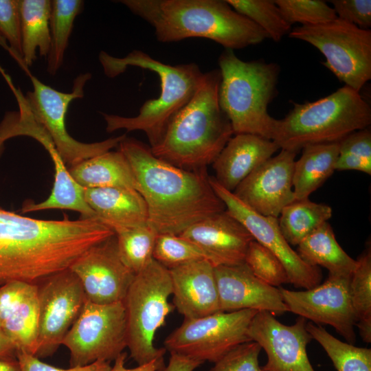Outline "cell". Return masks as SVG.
<instances>
[{
    "mask_svg": "<svg viewBox=\"0 0 371 371\" xmlns=\"http://www.w3.org/2000/svg\"><path fill=\"white\" fill-rule=\"evenodd\" d=\"M115 233L96 218L41 220L0 206V286L34 283L66 270Z\"/></svg>",
    "mask_w": 371,
    "mask_h": 371,
    "instance_id": "cell-1",
    "label": "cell"
},
{
    "mask_svg": "<svg viewBox=\"0 0 371 371\" xmlns=\"http://www.w3.org/2000/svg\"><path fill=\"white\" fill-rule=\"evenodd\" d=\"M133 172L148 210V225L158 234L179 235L194 223L225 210L206 170L191 171L155 157L150 146L125 137L119 144Z\"/></svg>",
    "mask_w": 371,
    "mask_h": 371,
    "instance_id": "cell-2",
    "label": "cell"
},
{
    "mask_svg": "<svg viewBox=\"0 0 371 371\" xmlns=\"http://www.w3.org/2000/svg\"><path fill=\"white\" fill-rule=\"evenodd\" d=\"M132 13L155 30L159 42L204 38L225 49L262 43L267 33L235 11L225 0H121Z\"/></svg>",
    "mask_w": 371,
    "mask_h": 371,
    "instance_id": "cell-3",
    "label": "cell"
},
{
    "mask_svg": "<svg viewBox=\"0 0 371 371\" xmlns=\"http://www.w3.org/2000/svg\"><path fill=\"white\" fill-rule=\"evenodd\" d=\"M219 69L203 73L189 102L168 123L150 148L157 158L178 168L200 171L212 164L234 135L218 101Z\"/></svg>",
    "mask_w": 371,
    "mask_h": 371,
    "instance_id": "cell-4",
    "label": "cell"
},
{
    "mask_svg": "<svg viewBox=\"0 0 371 371\" xmlns=\"http://www.w3.org/2000/svg\"><path fill=\"white\" fill-rule=\"evenodd\" d=\"M99 60L105 75L109 78L120 75L128 67L151 71L159 77L161 88L159 97L146 101L136 116L102 113L107 132L119 129L142 131L148 137L150 147L161 140L170 121L192 98L203 74L194 63L171 65L140 50H133L122 58L102 51Z\"/></svg>",
    "mask_w": 371,
    "mask_h": 371,
    "instance_id": "cell-5",
    "label": "cell"
},
{
    "mask_svg": "<svg viewBox=\"0 0 371 371\" xmlns=\"http://www.w3.org/2000/svg\"><path fill=\"white\" fill-rule=\"evenodd\" d=\"M218 62L219 104L234 135L253 134L271 140L277 119L267 108L277 95L279 65L262 60L244 61L228 49L220 54Z\"/></svg>",
    "mask_w": 371,
    "mask_h": 371,
    "instance_id": "cell-6",
    "label": "cell"
},
{
    "mask_svg": "<svg viewBox=\"0 0 371 371\" xmlns=\"http://www.w3.org/2000/svg\"><path fill=\"white\" fill-rule=\"evenodd\" d=\"M293 104L283 119H277L271 140L280 149L297 153L309 145L339 142L371 124L370 104L346 85L316 101Z\"/></svg>",
    "mask_w": 371,
    "mask_h": 371,
    "instance_id": "cell-7",
    "label": "cell"
},
{
    "mask_svg": "<svg viewBox=\"0 0 371 371\" xmlns=\"http://www.w3.org/2000/svg\"><path fill=\"white\" fill-rule=\"evenodd\" d=\"M29 75L33 90L25 96L12 87L19 111L30 117L45 131L67 168L111 150L126 137L122 135L102 142L83 143L74 139L67 132L65 115L69 105L72 100L83 97L84 87L91 78V74L79 75L74 80L70 93L57 91L31 74Z\"/></svg>",
    "mask_w": 371,
    "mask_h": 371,
    "instance_id": "cell-8",
    "label": "cell"
},
{
    "mask_svg": "<svg viewBox=\"0 0 371 371\" xmlns=\"http://www.w3.org/2000/svg\"><path fill=\"white\" fill-rule=\"evenodd\" d=\"M169 269L154 258L137 273L123 301L127 319V348L138 365L164 359L165 348H155L156 331L175 308Z\"/></svg>",
    "mask_w": 371,
    "mask_h": 371,
    "instance_id": "cell-9",
    "label": "cell"
},
{
    "mask_svg": "<svg viewBox=\"0 0 371 371\" xmlns=\"http://www.w3.org/2000/svg\"><path fill=\"white\" fill-rule=\"evenodd\" d=\"M290 38L315 47L326 58L322 63L341 82L357 92L371 79V31L337 19L291 30Z\"/></svg>",
    "mask_w": 371,
    "mask_h": 371,
    "instance_id": "cell-10",
    "label": "cell"
},
{
    "mask_svg": "<svg viewBox=\"0 0 371 371\" xmlns=\"http://www.w3.org/2000/svg\"><path fill=\"white\" fill-rule=\"evenodd\" d=\"M62 344L69 350L70 367L115 360L127 347L124 302L100 304L86 300Z\"/></svg>",
    "mask_w": 371,
    "mask_h": 371,
    "instance_id": "cell-11",
    "label": "cell"
},
{
    "mask_svg": "<svg viewBox=\"0 0 371 371\" xmlns=\"http://www.w3.org/2000/svg\"><path fill=\"white\" fill-rule=\"evenodd\" d=\"M257 312L245 309L184 319L166 338L165 348L201 363H214L237 346L251 341L247 330Z\"/></svg>",
    "mask_w": 371,
    "mask_h": 371,
    "instance_id": "cell-12",
    "label": "cell"
},
{
    "mask_svg": "<svg viewBox=\"0 0 371 371\" xmlns=\"http://www.w3.org/2000/svg\"><path fill=\"white\" fill-rule=\"evenodd\" d=\"M86 300L80 280L69 269L44 280L38 287L37 357H49L56 351Z\"/></svg>",
    "mask_w": 371,
    "mask_h": 371,
    "instance_id": "cell-13",
    "label": "cell"
},
{
    "mask_svg": "<svg viewBox=\"0 0 371 371\" xmlns=\"http://www.w3.org/2000/svg\"><path fill=\"white\" fill-rule=\"evenodd\" d=\"M210 185L225 206V210L238 220L254 240L273 253L284 265L289 282L295 287L312 289L319 284L322 278L318 267L304 262L286 240L278 225V218L262 216L249 208L236 195L222 187L214 177Z\"/></svg>",
    "mask_w": 371,
    "mask_h": 371,
    "instance_id": "cell-14",
    "label": "cell"
},
{
    "mask_svg": "<svg viewBox=\"0 0 371 371\" xmlns=\"http://www.w3.org/2000/svg\"><path fill=\"white\" fill-rule=\"evenodd\" d=\"M350 277L328 274L324 283L310 289L279 290L289 312L317 325H330L348 343L353 344L356 335L349 291Z\"/></svg>",
    "mask_w": 371,
    "mask_h": 371,
    "instance_id": "cell-15",
    "label": "cell"
},
{
    "mask_svg": "<svg viewBox=\"0 0 371 371\" xmlns=\"http://www.w3.org/2000/svg\"><path fill=\"white\" fill-rule=\"evenodd\" d=\"M69 269L87 300L100 304L123 302L135 276L122 262L115 234L90 247Z\"/></svg>",
    "mask_w": 371,
    "mask_h": 371,
    "instance_id": "cell-16",
    "label": "cell"
},
{
    "mask_svg": "<svg viewBox=\"0 0 371 371\" xmlns=\"http://www.w3.org/2000/svg\"><path fill=\"white\" fill-rule=\"evenodd\" d=\"M306 319L300 317L292 325L280 322L267 311H258L247 330L251 341L264 349L267 361L262 371H315L306 346L312 339Z\"/></svg>",
    "mask_w": 371,
    "mask_h": 371,
    "instance_id": "cell-17",
    "label": "cell"
},
{
    "mask_svg": "<svg viewBox=\"0 0 371 371\" xmlns=\"http://www.w3.org/2000/svg\"><path fill=\"white\" fill-rule=\"evenodd\" d=\"M251 172L232 192L254 212L278 218L295 201L293 175L296 153L280 149Z\"/></svg>",
    "mask_w": 371,
    "mask_h": 371,
    "instance_id": "cell-18",
    "label": "cell"
},
{
    "mask_svg": "<svg viewBox=\"0 0 371 371\" xmlns=\"http://www.w3.org/2000/svg\"><path fill=\"white\" fill-rule=\"evenodd\" d=\"M221 312L250 309L273 315L289 312L278 288L255 276L245 263L214 267Z\"/></svg>",
    "mask_w": 371,
    "mask_h": 371,
    "instance_id": "cell-19",
    "label": "cell"
},
{
    "mask_svg": "<svg viewBox=\"0 0 371 371\" xmlns=\"http://www.w3.org/2000/svg\"><path fill=\"white\" fill-rule=\"evenodd\" d=\"M38 286L12 281L0 286V328L16 351L35 355L38 351Z\"/></svg>",
    "mask_w": 371,
    "mask_h": 371,
    "instance_id": "cell-20",
    "label": "cell"
},
{
    "mask_svg": "<svg viewBox=\"0 0 371 371\" xmlns=\"http://www.w3.org/2000/svg\"><path fill=\"white\" fill-rule=\"evenodd\" d=\"M179 236L203 249L214 267L245 263L249 245L254 240L247 229L226 210L194 223Z\"/></svg>",
    "mask_w": 371,
    "mask_h": 371,
    "instance_id": "cell-21",
    "label": "cell"
},
{
    "mask_svg": "<svg viewBox=\"0 0 371 371\" xmlns=\"http://www.w3.org/2000/svg\"><path fill=\"white\" fill-rule=\"evenodd\" d=\"M174 307L184 319L221 312L214 266L207 260L190 262L170 269Z\"/></svg>",
    "mask_w": 371,
    "mask_h": 371,
    "instance_id": "cell-22",
    "label": "cell"
},
{
    "mask_svg": "<svg viewBox=\"0 0 371 371\" xmlns=\"http://www.w3.org/2000/svg\"><path fill=\"white\" fill-rule=\"evenodd\" d=\"M280 149L272 140L253 134L232 137L212 163L215 180L233 192L238 184Z\"/></svg>",
    "mask_w": 371,
    "mask_h": 371,
    "instance_id": "cell-23",
    "label": "cell"
},
{
    "mask_svg": "<svg viewBox=\"0 0 371 371\" xmlns=\"http://www.w3.org/2000/svg\"><path fill=\"white\" fill-rule=\"evenodd\" d=\"M85 199L97 218L113 232L148 224L146 202L135 189L85 188Z\"/></svg>",
    "mask_w": 371,
    "mask_h": 371,
    "instance_id": "cell-24",
    "label": "cell"
},
{
    "mask_svg": "<svg viewBox=\"0 0 371 371\" xmlns=\"http://www.w3.org/2000/svg\"><path fill=\"white\" fill-rule=\"evenodd\" d=\"M73 179L84 188L135 189L137 183L129 162L120 150H109L70 167Z\"/></svg>",
    "mask_w": 371,
    "mask_h": 371,
    "instance_id": "cell-25",
    "label": "cell"
},
{
    "mask_svg": "<svg viewBox=\"0 0 371 371\" xmlns=\"http://www.w3.org/2000/svg\"><path fill=\"white\" fill-rule=\"evenodd\" d=\"M339 142L309 145L295 161L293 188L295 200L308 199L335 170Z\"/></svg>",
    "mask_w": 371,
    "mask_h": 371,
    "instance_id": "cell-26",
    "label": "cell"
},
{
    "mask_svg": "<svg viewBox=\"0 0 371 371\" xmlns=\"http://www.w3.org/2000/svg\"><path fill=\"white\" fill-rule=\"evenodd\" d=\"M296 252L306 264L325 267L331 275L350 277L357 266V260L337 243L328 222L302 240Z\"/></svg>",
    "mask_w": 371,
    "mask_h": 371,
    "instance_id": "cell-27",
    "label": "cell"
},
{
    "mask_svg": "<svg viewBox=\"0 0 371 371\" xmlns=\"http://www.w3.org/2000/svg\"><path fill=\"white\" fill-rule=\"evenodd\" d=\"M21 48L25 68L32 65L38 51L47 56L50 47L52 1L19 0Z\"/></svg>",
    "mask_w": 371,
    "mask_h": 371,
    "instance_id": "cell-28",
    "label": "cell"
},
{
    "mask_svg": "<svg viewBox=\"0 0 371 371\" xmlns=\"http://www.w3.org/2000/svg\"><path fill=\"white\" fill-rule=\"evenodd\" d=\"M332 208L324 203L308 199L295 200L285 206L278 220L280 230L291 245H297L302 240L328 222Z\"/></svg>",
    "mask_w": 371,
    "mask_h": 371,
    "instance_id": "cell-29",
    "label": "cell"
},
{
    "mask_svg": "<svg viewBox=\"0 0 371 371\" xmlns=\"http://www.w3.org/2000/svg\"><path fill=\"white\" fill-rule=\"evenodd\" d=\"M81 0H53L50 14V47L47 71L55 75L63 63L76 17L82 12Z\"/></svg>",
    "mask_w": 371,
    "mask_h": 371,
    "instance_id": "cell-30",
    "label": "cell"
},
{
    "mask_svg": "<svg viewBox=\"0 0 371 371\" xmlns=\"http://www.w3.org/2000/svg\"><path fill=\"white\" fill-rule=\"evenodd\" d=\"M357 260L349 284L355 326L363 341L371 342V249L368 246Z\"/></svg>",
    "mask_w": 371,
    "mask_h": 371,
    "instance_id": "cell-31",
    "label": "cell"
},
{
    "mask_svg": "<svg viewBox=\"0 0 371 371\" xmlns=\"http://www.w3.org/2000/svg\"><path fill=\"white\" fill-rule=\"evenodd\" d=\"M312 339L324 348L337 371H371V349L355 346L330 334L322 325L306 322Z\"/></svg>",
    "mask_w": 371,
    "mask_h": 371,
    "instance_id": "cell-32",
    "label": "cell"
},
{
    "mask_svg": "<svg viewBox=\"0 0 371 371\" xmlns=\"http://www.w3.org/2000/svg\"><path fill=\"white\" fill-rule=\"evenodd\" d=\"M114 233L120 256L135 274L153 259V249L158 234L148 224L117 229Z\"/></svg>",
    "mask_w": 371,
    "mask_h": 371,
    "instance_id": "cell-33",
    "label": "cell"
},
{
    "mask_svg": "<svg viewBox=\"0 0 371 371\" xmlns=\"http://www.w3.org/2000/svg\"><path fill=\"white\" fill-rule=\"evenodd\" d=\"M237 12L263 30L268 37L279 42L291 30L274 0H227Z\"/></svg>",
    "mask_w": 371,
    "mask_h": 371,
    "instance_id": "cell-34",
    "label": "cell"
},
{
    "mask_svg": "<svg viewBox=\"0 0 371 371\" xmlns=\"http://www.w3.org/2000/svg\"><path fill=\"white\" fill-rule=\"evenodd\" d=\"M153 257L168 269L192 261L209 260L207 254L196 244L174 234H158Z\"/></svg>",
    "mask_w": 371,
    "mask_h": 371,
    "instance_id": "cell-35",
    "label": "cell"
},
{
    "mask_svg": "<svg viewBox=\"0 0 371 371\" xmlns=\"http://www.w3.org/2000/svg\"><path fill=\"white\" fill-rule=\"evenodd\" d=\"M337 170H358L371 175V131H355L339 142Z\"/></svg>",
    "mask_w": 371,
    "mask_h": 371,
    "instance_id": "cell-36",
    "label": "cell"
},
{
    "mask_svg": "<svg viewBox=\"0 0 371 371\" xmlns=\"http://www.w3.org/2000/svg\"><path fill=\"white\" fill-rule=\"evenodd\" d=\"M284 19L289 24L315 25L333 21L337 16L332 7L321 0H274Z\"/></svg>",
    "mask_w": 371,
    "mask_h": 371,
    "instance_id": "cell-37",
    "label": "cell"
},
{
    "mask_svg": "<svg viewBox=\"0 0 371 371\" xmlns=\"http://www.w3.org/2000/svg\"><path fill=\"white\" fill-rule=\"evenodd\" d=\"M245 264L255 276L272 286L289 283L285 268L278 258L254 240L249 245Z\"/></svg>",
    "mask_w": 371,
    "mask_h": 371,
    "instance_id": "cell-38",
    "label": "cell"
},
{
    "mask_svg": "<svg viewBox=\"0 0 371 371\" xmlns=\"http://www.w3.org/2000/svg\"><path fill=\"white\" fill-rule=\"evenodd\" d=\"M11 55L25 69L21 48L19 0H0V45L7 47Z\"/></svg>",
    "mask_w": 371,
    "mask_h": 371,
    "instance_id": "cell-39",
    "label": "cell"
},
{
    "mask_svg": "<svg viewBox=\"0 0 371 371\" xmlns=\"http://www.w3.org/2000/svg\"><path fill=\"white\" fill-rule=\"evenodd\" d=\"M261 350L253 341L241 344L216 361L210 371H262L258 360Z\"/></svg>",
    "mask_w": 371,
    "mask_h": 371,
    "instance_id": "cell-40",
    "label": "cell"
},
{
    "mask_svg": "<svg viewBox=\"0 0 371 371\" xmlns=\"http://www.w3.org/2000/svg\"><path fill=\"white\" fill-rule=\"evenodd\" d=\"M330 2L337 18L361 29L368 30L371 26L370 0H333Z\"/></svg>",
    "mask_w": 371,
    "mask_h": 371,
    "instance_id": "cell-41",
    "label": "cell"
},
{
    "mask_svg": "<svg viewBox=\"0 0 371 371\" xmlns=\"http://www.w3.org/2000/svg\"><path fill=\"white\" fill-rule=\"evenodd\" d=\"M16 357L21 371H109L111 368L109 361H97L84 366L63 369L45 363L36 356L22 350L17 351Z\"/></svg>",
    "mask_w": 371,
    "mask_h": 371,
    "instance_id": "cell-42",
    "label": "cell"
},
{
    "mask_svg": "<svg viewBox=\"0 0 371 371\" xmlns=\"http://www.w3.org/2000/svg\"><path fill=\"white\" fill-rule=\"evenodd\" d=\"M126 356V352L119 355L114 360V365L109 371H158L166 366L164 359H155L148 363L138 365L135 368H127L125 366Z\"/></svg>",
    "mask_w": 371,
    "mask_h": 371,
    "instance_id": "cell-43",
    "label": "cell"
},
{
    "mask_svg": "<svg viewBox=\"0 0 371 371\" xmlns=\"http://www.w3.org/2000/svg\"><path fill=\"white\" fill-rule=\"evenodd\" d=\"M203 363L175 353H170L168 365L158 371H194Z\"/></svg>",
    "mask_w": 371,
    "mask_h": 371,
    "instance_id": "cell-44",
    "label": "cell"
},
{
    "mask_svg": "<svg viewBox=\"0 0 371 371\" xmlns=\"http://www.w3.org/2000/svg\"><path fill=\"white\" fill-rule=\"evenodd\" d=\"M16 349L0 328V358H16Z\"/></svg>",
    "mask_w": 371,
    "mask_h": 371,
    "instance_id": "cell-45",
    "label": "cell"
},
{
    "mask_svg": "<svg viewBox=\"0 0 371 371\" xmlns=\"http://www.w3.org/2000/svg\"><path fill=\"white\" fill-rule=\"evenodd\" d=\"M0 371H21L16 358H0Z\"/></svg>",
    "mask_w": 371,
    "mask_h": 371,
    "instance_id": "cell-46",
    "label": "cell"
}]
</instances>
